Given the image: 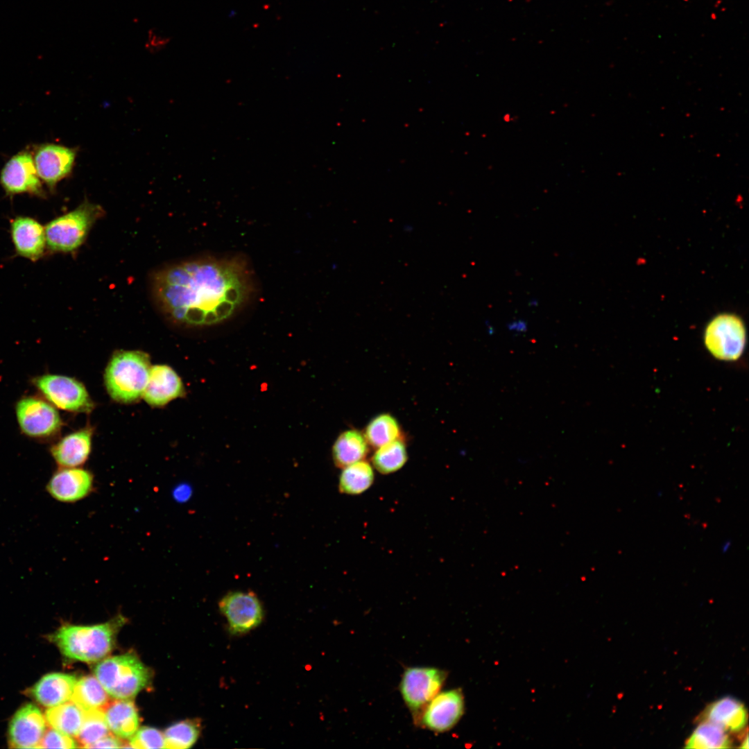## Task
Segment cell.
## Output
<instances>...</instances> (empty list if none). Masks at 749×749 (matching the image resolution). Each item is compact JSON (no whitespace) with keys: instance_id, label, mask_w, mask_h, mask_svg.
I'll use <instances>...</instances> for the list:
<instances>
[{"instance_id":"cell-1","label":"cell","mask_w":749,"mask_h":749,"mask_svg":"<svg viewBox=\"0 0 749 749\" xmlns=\"http://www.w3.org/2000/svg\"><path fill=\"white\" fill-rule=\"evenodd\" d=\"M255 275L243 256L203 257L158 271L153 279L155 300L173 320L208 326L229 320L255 292Z\"/></svg>"},{"instance_id":"cell-2","label":"cell","mask_w":749,"mask_h":749,"mask_svg":"<svg viewBox=\"0 0 749 749\" xmlns=\"http://www.w3.org/2000/svg\"><path fill=\"white\" fill-rule=\"evenodd\" d=\"M123 618L94 626H65L53 639L67 657L91 663L103 659L112 650Z\"/></svg>"},{"instance_id":"cell-3","label":"cell","mask_w":749,"mask_h":749,"mask_svg":"<svg viewBox=\"0 0 749 749\" xmlns=\"http://www.w3.org/2000/svg\"><path fill=\"white\" fill-rule=\"evenodd\" d=\"M148 354L139 350L116 352L105 372L107 393L115 401L132 403L144 394L150 370Z\"/></svg>"},{"instance_id":"cell-4","label":"cell","mask_w":749,"mask_h":749,"mask_svg":"<svg viewBox=\"0 0 749 749\" xmlns=\"http://www.w3.org/2000/svg\"><path fill=\"white\" fill-rule=\"evenodd\" d=\"M103 215L101 205L86 200L74 209L52 219L44 226L46 250L53 253L75 251Z\"/></svg>"},{"instance_id":"cell-5","label":"cell","mask_w":749,"mask_h":749,"mask_svg":"<svg viewBox=\"0 0 749 749\" xmlns=\"http://www.w3.org/2000/svg\"><path fill=\"white\" fill-rule=\"evenodd\" d=\"M94 674L109 696L132 699L150 682V671L134 654L107 657L97 664Z\"/></svg>"},{"instance_id":"cell-6","label":"cell","mask_w":749,"mask_h":749,"mask_svg":"<svg viewBox=\"0 0 749 749\" xmlns=\"http://www.w3.org/2000/svg\"><path fill=\"white\" fill-rule=\"evenodd\" d=\"M704 344L710 354L724 361H737L746 345V329L743 320L732 313L713 317L704 332Z\"/></svg>"},{"instance_id":"cell-7","label":"cell","mask_w":749,"mask_h":749,"mask_svg":"<svg viewBox=\"0 0 749 749\" xmlns=\"http://www.w3.org/2000/svg\"><path fill=\"white\" fill-rule=\"evenodd\" d=\"M33 384L46 400L58 408L86 413L94 409V402L86 388L75 378L45 374L34 378Z\"/></svg>"},{"instance_id":"cell-8","label":"cell","mask_w":749,"mask_h":749,"mask_svg":"<svg viewBox=\"0 0 749 749\" xmlns=\"http://www.w3.org/2000/svg\"><path fill=\"white\" fill-rule=\"evenodd\" d=\"M447 673L435 667H409L402 677L399 691L417 723L426 705L440 691Z\"/></svg>"},{"instance_id":"cell-9","label":"cell","mask_w":749,"mask_h":749,"mask_svg":"<svg viewBox=\"0 0 749 749\" xmlns=\"http://www.w3.org/2000/svg\"><path fill=\"white\" fill-rule=\"evenodd\" d=\"M15 412L19 429L31 438H48L58 433L62 427V420L55 406L35 396L20 399Z\"/></svg>"},{"instance_id":"cell-10","label":"cell","mask_w":749,"mask_h":749,"mask_svg":"<svg viewBox=\"0 0 749 749\" xmlns=\"http://www.w3.org/2000/svg\"><path fill=\"white\" fill-rule=\"evenodd\" d=\"M219 610L233 635L249 632L260 625L264 618L262 605L250 591H234L225 594L218 603Z\"/></svg>"},{"instance_id":"cell-11","label":"cell","mask_w":749,"mask_h":749,"mask_svg":"<svg viewBox=\"0 0 749 749\" xmlns=\"http://www.w3.org/2000/svg\"><path fill=\"white\" fill-rule=\"evenodd\" d=\"M464 711L460 689L440 691L424 708L416 723L434 732H445L457 724Z\"/></svg>"},{"instance_id":"cell-12","label":"cell","mask_w":749,"mask_h":749,"mask_svg":"<svg viewBox=\"0 0 749 749\" xmlns=\"http://www.w3.org/2000/svg\"><path fill=\"white\" fill-rule=\"evenodd\" d=\"M0 183L10 196L21 193L45 196L33 157L28 151L17 153L6 163L1 172Z\"/></svg>"},{"instance_id":"cell-13","label":"cell","mask_w":749,"mask_h":749,"mask_svg":"<svg viewBox=\"0 0 749 749\" xmlns=\"http://www.w3.org/2000/svg\"><path fill=\"white\" fill-rule=\"evenodd\" d=\"M77 150L56 144L40 145L33 160L39 178L51 190L72 172Z\"/></svg>"},{"instance_id":"cell-14","label":"cell","mask_w":749,"mask_h":749,"mask_svg":"<svg viewBox=\"0 0 749 749\" xmlns=\"http://www.w3.org/2000/svg\"><path fill=\"white\" fill-rule=\"evenodd\" d=\"M46 718L40 709L33 705L21 707L13 716L8 728L10 747L39 748L46 730Z\"/></svg>"},{"instance_id":"cell-15","label":"cell","mask_w":749,"mask_h":749,"mask_svg":"<svg viewBox=\"0 0 749 749\" xmlns=\"http://www.w3.org/2000/svg\"><path fill=\"white\" fill-rule=\"evenodd\" d=\"M93 488L92 473L78 467H60L51 476L46 490L55 499L73 503L86 497Z\"/></svg>"},{"instance_id":"cell-16","label":"cell","mask_w":749,"mask_h":749,"mask_svg":"<svg viewBox=\"0 0 749 749\" xmlns=\"http://www.w3.org/2000/svg\"><path fill=\"white\" fill-rule=\"evenodd\" d=\"M10 224L16 254L32 261L41 259L46 250L44 227L36 219L25 216H16Z\"/></svg>"},{"instance_id":"cell-17","label":"cell","mask_w":749,"mask_h":749,"mask_svg":"<svg viewBox=\"0 0 749 749\" xmlns=\"http://www.w3.org/2000/svg\"><path fill=\"white\" fill-rule=\"evenodd\" d=\"M184 394L182 381L172 368L163 364L150 367L142 396L149 405L162 406Z\"/></svg>"},{"instance_id":"cell-18","label":"cell","mask_w":749,"mask_h":749,"mask_svg":"<svg viewBox=\"0 0 749 749\" xmlns=\"http://www.w3.org/2000/svg\"><path fill=\"white\" fill-rule=\"evenodd\" d=\"M93 430L91 427L71 433L51 448V454L60 467H75L87 460L92 448Z\"/></svg>"},{"instance_id":"cell-19","label":"cell","mask_w":749,"mask_h":749,"mask_svg":"<svg viewBox=\"0 0 749 749\" xmlns=\"http://www.w3.org/2000/svg\"><path fill=\"white\" fill-rule=\"evenodd\" d=\"M76 681V677L71 674L49 673L33 686L31 694L43 706L54 707L71 698Z\"/></svg>"},{"instance_id":"cell-20","label":"cell","mask_w":749,"mask_h":749,"mask_svg":"<svg viewBox=\"0 0 749 749\" xmlns=\"http://www.w3.org/2000/svg\"><path fill=\"white\" fill-rule=\"evenodd\" d=\"M103 712L109 730L117 737L130 739L137 731L139 724L138 711L130 699L110 702Z\"/></svg>"},{"instance_id":"cell-21","label":"cell","mask_w":749,"mask_h":749,"mask_svg":"<svg viewBox=\"0 0 749 749\" xmlns=\"http://www.w3.org/2000/svg\"><path fill=\"white\" fill-rule=\"evenodd\" d=\"M708 721L725 730L740 731L747 722V712L744 705L732 697L722 698L712 703L707 710Z\"/></svg>"},{"instance_id":"cell-22","label":"cell","mask_w":749,"mask_h":749,"mask_svg":"<svg viewBox=\"0 0 749 749\" xmlns=\"http://www.w3.org/2000/svg\"><path fill=\"white\" fill-rule=\"evenodd\" d=\"M368 452V443L364 434L356 429L341 433L332 447L334 463L341 468L362 460Z\"/></svg>"},{"instance_id":"cell-23","label":"cell","mask_w":749,"mask_h":749,"mask_svg":"<svg viewBox=\"0 0 749 749\" xmlns=\"http://www.w3.org/2000/svg\"><path fill=\"white\" fill-rule=\"evenodd\" d=\"M85 718V711L71 700L49 707L45 712L48 725L65 734L75 737L78 734Z\"/></svg>"},{"instance_id":"cell-24","label":"cell","mask_w":749,"mask_h":749,"mask_svg":"<svg viewBox=\"0 0 749 749\" xmlns=\"http://www.w3.org/2000/svg\"><path fill=\"white\" fill-rule=\"evenodd\" d=\"M71 700L83 710L104 709L109 694L96 677L86 675L76 681Z\"/></svg>"},{"instance_id":"cell-25","label":"cell","mask_w":749,"mask_h":749,"mask_svg":"<svg viewBox=\"0 0 749 749\" xmlns=\"http://www.w3.org/2000/svg\"><path fill=\"white\" fill-rule=\"evenodd\" d=\"M339 477L338 488L347 494H359L368 490L374 481V472L370 464L360 460L344 468Z\"/></svg>"},{"instance_id":"cell-26","label":"cell","mask_w":749,"mask_h":749,"mask_svg":"<svg viewBox=\"0 0 749 749\" xmlns=\"http://www.w3.org/2000/svg\"><path fill=\"white\" fill-rule=\"evenodd\" d=\"M400 435L397 420L389 413H382L372 419L364 433L368 443L377 449L399 439Z\"/></svg>"},{"instance_id":"cell-27","label":"cell","mask_w":749,"mask_h":749,"mask_svg":"<svg viewBox=\"0 0 749 749\" xmlns=\"http://www.w3.org/2000/svg\"><path fill=\"white\" fill-rule=\"evenodd\" d=\"M407 458L406 445L399 438L377 448L372 456V462L379 472L388 474L401 469Z\"/></svg>"},{"instance_id":"cell-28","label":"cell","mask_w":749,"mask_h":749,"mask_svg":"<svg viewBox=\"0 0 749 749\" xmlns=\"http://www.w3.org/2000/svg\"><path fill=\"white\" fill-rule=\"evenodd\" d=\"M721 727L708 721L700 723L686 743L687 748L710 749L730 747V741Z\"/></svg>"},{"instance_id":"cell-29","label":"cell","mask_w":749,"mask_h":749,"mask_svg":"<svg viewBox=\"0 0 749 749\" xmlns=\"http://www.w3.org/2000/svg\"><path fill=\"white\" fill-rule=\"evenodd\" d=\"M201 732L198 719H187L176 723L166 729L164 735L165 748L184 749L191 747L198 740Z\"/></svg>"},{"instance_id":"cell-30","label":"cell","mask_w":749,"mask_h":749,"mask_svg":"<svg viewBox=\"0 0 749 749\" xmlns=\"http://www.w3.org/2000/svg\"><path fill=\"white\" fill-rule=\"evenodd\" d=\"M109 728L103 709L85 711L81 729L76 736L83 748H90L94 743L109 734Z\"/></svg>"},{"instance_id":"cell-31","label":"cell","mask_w":749,"mask_h":749,"mask_svg":"<svg viewBox=\"0 0 749 749\" xmlns=\"http://www.w3.org/2000/svg\"><path fill=\"white\" fill-rule=\"evenodd\" d=\"M129 744L134 748H164V735L154 728L143 727L130 738Z\"/></svg>"},{"instance_id":"cell-32","label":"cell","mask_w":749,"mask_h":749,"mask_svg":"<svg viewBox=\"0 0 749 749\" xmlns=\"http://www.w3.org/2000/svg\"><path fill=\"white\" fill-rule=\"evenodd\" d=\"M76 743L70 736L50 727L46 730L39 748H74Z\"/></svg>"},{"instance_id":"cell-33","label":"cell","mask_w":749,"mask_h":749,"mask_svg":"<svg viewBox=\"0 0 749 749\" xmlns=\"http://www.w3.org/2000/svg\"><path fill=\"white\" fill-rule=\"evenodd\" d=\"M170 40V37L161 34L155 28H150L147 34L145 48L150 52L156 53L166 47Z\"/></svg>"},{"instance_id":"cell-34","label":"cell","mask_w":749,"mask_h":749,"mask_svg":"<svg viewBox=\"0 0 749 749\" xmlns=\"http://www.w3.org/2000/svg\"><path fill=\"white\" fill-rule=\"evenodd\" d=\"M506 327L509 332L515 335H520L528 332V323L523 318H517L509 321Z\"/></svg>"},{"instance_id":"cell-35","label":"cell","mask_w":749,"mask_h":749,"mask_svg":"<svg viewBox=\"0 0 749 749\" xmlns=\"http://www.w3.org/2000/svg\"><path fill=\"white\" fill-rule=\"evenodd\" d=\"M123 747L121 741L117 737H115L110 734L104 737L95 743H94L90 748H117Z\"/></svg>"},{"instance_id":"cell-36","label":"cell","mask_w":749,"mask_h":749,"mask_svg":"<svg viewBox=\"0 0 749 749\" xmlns=\"http://www.w3.org/2000/svg\"><path fill=\"white\" fill-rule=\"evenodd\" d=\"M485 325L486 332H487L488 334L490 335V336L494 335V333H495V328L491 324V322L489 320H487V321L485 322Z\"/></svg>"},{"instance_id":"cell-37","label":"cell","mask_w":749,"mask_h":749,"mask_svg":"<svg viewBox=\"0 0 749 749\" xmlns=\"http://www.w3.org/2000/svg\"><path fill=\"white\" fill-rule=\"evenodd\" d=\"M731 544L732 542L730 540H726L724 542H723L721 545V551L723 553H725L728 552V551L731 546Z\"/></svg>"},{"instance_id":"cell-38","label":"cell","mask_w":749,"mask_h":749,"mask_svg":"<svg viewBox=\"0 0 749 749\" xmlns=\"http://www.w3.org/2000/svg\"><path fill=\"white\" fill-rule=\"evenodd\" d=\"M528 306L531 307H537L538 306V301L535 299H532L528 301Z\"/></svg>"},{"instance_id":"cell-39","label":"cell","mask_w":749,"mask_h":749,"mask_svg":"<svg viewBox=\"0 0 749 749\" xmlns=\"http://www.w3.org/2000/svg\"><path fill=\"white\" fill-rule=\"evenodd\" d=\"M657 494L658 497H661L662 495V492L659 490Z\"/></svg>"}]
</instances>
